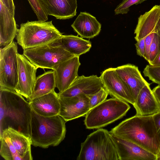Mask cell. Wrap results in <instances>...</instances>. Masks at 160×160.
<instances>
[{"instance_id": "1f68e13d", "label": "cell", "mask_w": 160, "mask_h": 160, "mask_svg": "<svg viewBox=\"0 0 160 160\" xmlns=\"http://www.w3.org/2000/svg\"><path fill=\"white\" fill-rule=\"evenodd\" d=\"M155 32H152L145 37V57L144 58L148 61H149V52L150 48L152 43Z\"/></svg>"}, {"instance_id": "74e56055", "label": "cell", "mask_w": 160, "mask_h": 160, "mask_svg": "<svg viewBox=\"0 0 160 160\" xmlns=\"http://www.w3.org/2000/svg\"><path fill=\"white\" fill-rule=\"evenodd\" d=\"M157 160H160V155L159 156H158Z\"/></svg>"}, {"instance_id": "484cf974", "label": "cell", "mask_w": 160, "mask_h": 160, "mask_svg": "<svg viewBox=\"0 0 160 160\" xmlns=\"http://www.w3.org/2000/svg\"><path fill=\"white\" fill-rule=\"evenodd\" d=\"M144 76L160 85V65H147L143 71Z\"/></svg>"}, {"instance_id": "4fadbf2b", "label": "cell", "mask_w": 160, "mask_h": 160, "mask_svg": "<svg viewBox=\"0 0 160 160\" xmlns=\"http://www.w3.org/2000/svg\"><path fill=\"white\" fill-rule=\"evenodd\" d=\"M110 134L120 160H157L156 155L131 142Z\"/></svg>"}, {"instance_id": "836d02e7", "label": "cell", "mask_w": 160, "mask_h": 160, "mask_svg": "<svg viewBox=\"0 0 160 160\" xmlns=\"http://www.w3.org/2000/svg\"><path fill=\"white\" fill-rule=\"evenodd\" d=\"M0 1L8 10L10 13L14 16L15 6L13 0H0Z\"/></svg>"}, {"instance_id": "ba28073f", "label": "cell", "mask_w": 160, "mask_h": 160, "mask_svg": "<svg viewBox=\"0 0 160 160\" xmlns=\"http://www.w3.org/2000/svg\"><path fill=\"white\" fill-rule=\"evenodd\" d=\"M18 47L13 41L0 48V86L15 90L18 81Z\"/></svg>"}, {"instance_id": "7402d4cb", "label": "cell", "mask_w": 160, "mask_h": 160, "mask_svg": "<svg viewBox=\"0 0 160 160\" xmlns=\"http://www.w3.org/2000/svg\"><path fill=\"white\" fill-rule=\"evenodd\" d=\"M8 139L24 160L33 159L31 154V139L23 133L12 128L3 130L0 134V138Z\"/></svg>"}, {"instance_id": "cb8c5ba5", "label": "cell", "mask_w": 160, "mask_h": 160, "mask_svg": "<svg viewBox=\"0 0 160 160\" xmlns=\"http://www.w3.org/2000/svg\"><path fill=\"white\" fill-rule=\"evenodd\" d=\"M56 88L53 70L44 72L36 78L32 96L28 102L54 90Z\"/></svg>"}, {"instance_id": "2e32d148", "label": "cell", "mask_w": 160, "mask_h": 160, "mask_svg": "<svg viewBox=\"0 0 160 160\" xmlns=\"http://www.w3.org/2000/svg\"><path fill=\"white\" fill-rule=\"evenodd\" d=\"M40 0L48 15L57 19H69L76 14L77 0Z\"/></svg>"}, {"instance_id": "d4e9b609", "label": "cell", "mask_w": 160, "mask_h": 160, "mask_svg": "<svg viewBox=\"0 0 160 160\" xmlns=\"http://www.w3.org/2000/svg\"><path fill=\"white\" fill-rule=\"evenodd\" d=\"M1 148L0 154L6 160H24L7 138H0Z\"/></svg>"}, {"instance_id": "5b68a950", "label": "cell", "mask_w": 160, "mask_h": 160, "mask_svg": "<svg viewBox=\"0 0 160 160\" xmlns=\"http://www.w3.org/2000/svg\"><path fill=\"white\" fill-rule=\"evenodd\" d=\"M77 160H120L109 131L102 128L88 135L81 143Z\"/></svg>"}, {"instance_id": "d6a6232c", "label": "cell", "mask_w": 160, "mask_h": 160, "mask_svg": "<svg viewBox=\"0 0 160 160\" xmlns=\"http://www.w3.org/2000/svg\"><path fill=\"white\" fill-rule=\"evenodd\" d=\"M145 38L137 41L135 44L137 54L144 58L145 53Z\"/></svg>"}, {"instance_id": "4316f807", "label": "cell", "mask_w": 160, "mask_h": 160, "mask_svg": "<svg viewBox=\"0 0 160 160\" xmlns=\"http://www.w3.org/2000/svg\"><path fill=\"white\" fill-rule=\"evenodd\" d=\"M38 20L45 21L48 19V15L40 0H28Z\"/></svg>"}, {"instance_id": "e0dca14e", "label": "cell", "mask_w": 160, "mask_h": 160, "mask_svg": "<svg viewBox=\"0 0 160 160\" xmlns=\"http://www.w3.org/2000/svg\"><path fill=\"white\" fill-rule=\"evenodd\" d=\"M28 102L31 108L42 116L50 117L59 115L60 106L59 95L55 90Z\"/></svg>"}, {"instance_id": "9a60e30c", "label": "cell", "mask_w": 160, "mask_h": 160, "mask_svg": "<svg viewBox=\"0 0 160 160\" xmlns=\"http://www.w3.org/2000/svg\"><path fill=\"white\" fill-rule=\"evenodd\" d=\"M160 28V5H156L149 11L141 15L134 31L137 41Z\"/></svg>"}, {"instance_id": "7a4b0ae2", "label": "cell", "mask_w": 160, "mask_h": 160, "mask_svg": "<svg viewBox=\"0 0 160 160\" xmlns=\"http://www.w3.org/2000/svg\"><path fill=\"white\" fill-rule=\"evenodd\" d=\"M156 155L158 143L152 115H135L122 121L109 131Z\"/></svg>"}, {"instance_id": "603a6c76", "label": "cell", "mask_w": 160, "mask_h": 160, "mask_svg": "<svg viewBox=\"0 0 160 160\" xmlns=\"http://www.w3.org/2000/svg\"><path fill=\"white\" fill-rule=\"evenodd\" d=\"M59 43L69 53L79 56L88 52L92 47L91 42L78 36L63 35Z\"/></svg>"}, {"instance_id": "44dd1931", "label": "cell", "mask_w": 160, "mask_h": 160, "mask_svg": "<svg viewBox=\"0 0 160 160\" xmlns=\"http://www.w3.org/2000/svg\"><path fill=\"white\" fill-rule=\"evenodd\" d=\"M18 29L14 16L0 1V46L4 47L11 43Z\"/></svg>"}, {"instance_id": "ffe728a7", "label": "cell", "mask_w": 160, "mask_h": 160, "mask_svg": "<svg viewBox=\"0 0 160 160\" xmlns=\"http://www.w3.org/2000/svg\"><path fill=\"white\" fill-rule=\"evenodd\" d=\"M150 84L144 86L139 91L133 105L136 115H152L160 110V105L155 97Z\"/></svg>"}, {"instance_id": "30bf717a", "label": "cell", "mask_w": 160, "mask_h": 160, "mask_svg": "<svg viewBox=\"0 0 160 160\" xmlns=\"http://www.w3.org/2000/svg\"><path fill=\"white\" fill-rule=\"evenodd\" d=\"M18 81L15 91L27 99L31 98L35 86L38 68L23 54H18Z\"/></svg>"}, {"instance_id": "6da1fadb", "label": "cell", "mask_w": 160, "mask_h": 160, "mask_svg": "<svg viewBox=\"0 0 160 160\" xmlns=\"http://www.w3.org/2000/svg\"><path fill=\"white\" fill-rule=\"evenodd\" d=\"M0 133L4 127H10L30 138L32 108L29 102L15 90L0 87Z\"/></svg>"}, {"instance_id": "d590c367", "label": "cell", "mask_w": 160, "mask_h": 160, "mask_svg": "<svg viewBox=\"0 0 160 160\" xmlns=\"http://www.w3.org/2000/svg\"><path fill=\"white\" fill-rule=\"evenodd\" d=\"M149 64L151 65H160V52L154 60Z\"/></svg>"}, {"instance_id": "83f0119b", "label": "cell", "mask_w": 160, "mask_h": 160, "mask_svg": "<svg viewBox=\"0 0 160 160\" xmlns=\"http://www.w3.org/2000/svg\"><path fill=\"white\" fill-rule=\"evenodd\" d=\"M108 94L106 90L102 88L95 94L87 95L89 99L90 109L105 100Z\"/></svg>"}, {"instance_id": "8d00e7d4", "label": "cell", "mask_w": 160, "mask_h": 160, "mask_svg": "<svg viewBox=\"0 0 160 160\" xmlns=\"http://www.w3.org/2000/svg\"><path fill=\"white\" fill-rule=\"evenodd\" d=\"M157 32L160 35V28H159V29L158 30Z\"/></svg>"}, {"instance_id": "9c48e42d", "label": "cell", "mask_w": 160, "mask_h": 160, "mask_svg": "<svg viewBox=\"0 0 160 160\" xmlns=\"http://www.w3.org/2000/svg\"><path fill=\"white\" fill-rule=\"evenodd\" d=\"M100 77L104 88L111 96L134 105L135 101L130 88L118 74L115 68L105 70Z\"/></svg>"}, {"instance_id": "e575fe53", "label": "cell", "mask_w": 160, "mask_h": 160, "mask_svg": "<svg viewBox=\"0 0 160 160\" xmlns=\"http://www.w3.org/2000/svg\"><path fill=\"white\" fill-rule=\"evenodd\" d=\"M153 93L160 105V85H158L152 90Z\"/></svg>"}, {"instance_id": "8992f818", "label": "cell", "mask_w": 160, "mask_h": 160, "mask_svg": "<svg viewBox=\"0 0 160 160\" xmlns=\"http://www.w3.org/2000/svg\"><path fill=\"white\" fill-rule=\"evenodd\" d=\"M130 108L124 101L115 98L106 99L87 113L84 124L88 129L102 128L122 118Z\"/></svg>"}, {"instance_id": "5bb4252c", "label": "cell", "mask_w": 160, "mask_h": 160, "mask_svg": "<svg viewBox=\"0 0 160 160\" xmlns=\"http://www.w3.org/2000/svg\"><path fill=\"white\" fill-rule=\"evenodd\" d=\"M104 88L100 77L96 75L78 76L65 91L58 94L59 97H72L80 94L92 95Z\"/></svg>"}, {"instance_id": "3957f363", "label": "cell", "mask_w": 160, "mask_h": 160, "mask_svg": "<svg viewBox=\"0 0 160 160\" xmlns=\"http://www.w3.org/2000/svg\"><path fill=\"white\" fill-rule=\"evenodd\" d=\"M66 122L59 115L44 117L32 108L30 136L32 145L44 148L58 146L65 137Z\"/></svg>"}, {"instance_id": "7c38bea8", "label": "cell", "mask_w": 160, "mask_h": 160, "mask_svg": "<svg viewBox=\"0 0 160 160\" xmlns=\"http://www.w3.org/2000/svg\"><path fill=\"white\" fill-rule=\"evenodd\" d=\"M79 57L74 56L56 66L52 70L58 94L66 90L78 76V71L81 65Z\"/></svg>"}, {"instance_id": "52a82bcc", "label": "cell", "mask_w": 160, "mask_h": 160, "mask_svg": "<svg viewBox=\"0 0 160 160\" xmlns=\"http://www.w3.org/2000/svg\"><path fill=\"white\" fill-rule=\"evenodd\" d=\"M58 42L24 50L23 54L38 68L53 70L56 66L75 56L64 49Z\"/></svg>"}, {"instance_id": "8fae6325", "label": "cell", "mask_w": 160, "mask_h": 160, "mask_svg": "<svg viewBox=\"0 0 160 160\" xmlns=\"http://www.w3.org/2000/svg\"><path fill=\"white\" fill-rule=\"evenodd\" d=\"M59 115L66 122L85 116L90 110L89 99L83 94L68 97H59Z\"/></svg>"}, {"instance_id": "277c9868", "label": "cell", "mask_w": 160, "mask_h": 160, "mask_svg": "<svg viewBox=\"0 0 160 160\" xmlns=\"http://www.w3.org/2000/svg\"><path fill=\"white\" fill-rule=\"evenodd\" d=\"M62 35L52 21H28L21 24L16 38L24 50L58 42Z\"/></svg>"}, {"instance_id": "ac0fdd59", "label": "cell", "mask_w": 160, "mask_h": 160, "mask_svg": "<svg viewBox=\"0 0 160 160\" xmlns=\"http://www.w3.org/2000/svg\"><path fill=\"white\" fill-rule=\"evenodd\" d=\"M116 71L121 78L130 88L135 101L141 89L149 84L144 78L138 67L128 64L115 68Z\"/></svg>"}, {"instance_id": "f546056e", "label": "cell", "mask_w": 160, "mask_h": 160, "mask_svg": "<svg viewBox=\"0 0 160 160\" xmlns=\"http://www.w3.org/2000/svg\"><path fill=\"white\" fill-rule=\"evenodd\" d=\"M146 0H123L116 8L114 10L115 14H124L128 13L129 8L134 4L137 5L142 3Z\"/></svg>"}, {"instance_id": "d6986e66", "label": "cell", "mask_w": 160, "mask_h": 160, "mask_svg": "<svg viewBox=\"0 0 160 160\" xmlns=\"http://www.w3.org/2000/svg\"><path fill=\"white\" fill-rule=\"evenodd\" d=\"M71 26L81 37L88 39L98 35L101 28L96 18L86 12H81Z\"/></svg>"}, {"instance_id": "f1b7e54d", "label": "cell", "mask_w": 160, "mask_h": 160, "mask_svg": "<svg viewBox=\"0 0 160 160\" xmlns=\"http://www.w3.org/2000/svg\"><path fill=\"white\" fill-rule=\"evenodd\" d=\"M160 52V35L157 32H155L151 45L149 56V64L155 58Z\"/></svg>"}, {"instance_id": "4dcf8cb0", "label": "cell", "mask_w": 160, "mask_h": 160, "mask_svg": "<svg viewBox=\"0 0 160 160\" xmlns=\"http://www.w3.org/2000/svg\"><path fill=\"white\" fill-rule=\"evenodd\" d=\"M152 116L158 143L159 155L158 158L160 155V110L152 115Z\"/></svg>"}]
</instances>
